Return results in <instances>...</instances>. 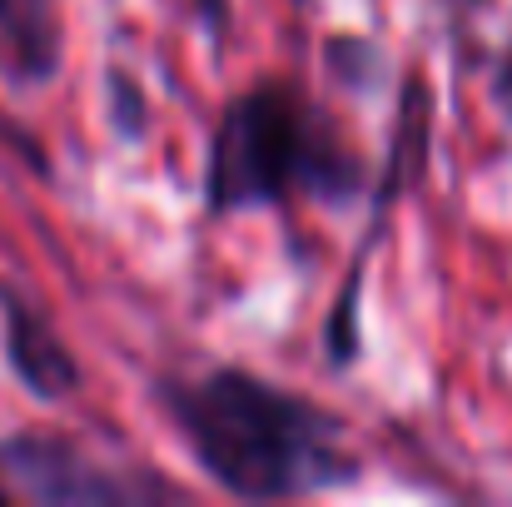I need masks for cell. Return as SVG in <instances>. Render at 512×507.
Returning <instances> with one entry per match:
<instances>
[{
  "label": "cell",
  "mask_w": 512,
  "mask_h": 507,
  "mask_svg": "<svg viewBox=\"0 0 512 507\" xmlns=\"http://www.w3.org/2000/svg\"><path fill=\"white\" fill-rule=\"evenodd\" d=\"M100 100H105V130H110L120 145H140V140L150 135V90H145V80H135L125 65H105Z\"/></svg>",
  "instance_id": "cell-8"
},
{
  "label": "cell",
  "mask_w": 512,
  "mask_h": 507,
  "mask_svg": "<svg viewBox=\"0 0 512 507\" xmlns=\"http://www.w3.org/2000/svg\"><path fill=\"white\" fill-rule=\"evenodd\" d=\"M155 403L204 478L239 503H294L358 483L339 413L254 368L219 363L199 378H155Z\"/></svg>",
  "instance_id": "cell-1"
},
{
  "label": "cell",
  "mask_w": 512,
  "mask_h": 507,
  "mask_svg": "<svg viewBox=\"0 0 512 507\" xmlns=\"http://www.w3.org/2000/svg\"><path fill=\"white\" fill-rule=\"evenodd\" d=\"M363 194L368 160L304 85L269 75L219 110L204 155L209 219L284 209L289 199H319L329 209H343Z\"/></svg>",
  "instance_id": "cell-2"
},
{
  "label": "cell",
  "mask_w": 512,
  "mask_h": 507,
  "mask_svg": "<svg viewBox=\"0 0 512 507\" xmlns=\"http://www.w3.org/2000/svg\"><path fill=\"white\" fill-rule=\"evenodd\" d=\"M65 60L60 0H0V65L15 85H50Z\"/></svg>",
  "instance_id": "cell-6"
},
{
  "label": "cell",
  "mask_w": 512,
  "mask_h": 507,
  "mask_svg": "<svg viewBox=\"0 0 512 507\" xmlns=\"http://www.w3.org/2000/svg\"><path fill=\"white\" fill-rule=\"evenodd\" d=\"M0 324H5V363L15 373V383L40 398V403H65L80 393L85 368L75 358V348L55 334V324L10 284H0Z\"/></svg>",
  "instance_id": "cell-5"
},
{
  "label": "cell",
  "mask_w": 512,
  "mask_h": 507,
  "mask_svg": "<svg viewBox=\"0 0 512 507\" xmlns=\"http://www.w3.org/2000/svg\"><path fill=\"white\" fill-rule=\"evenodd\" d=\"M0 473L15 478V488L50 507H125V503H179L184 493L160 473L125 478L105 458L85 453L60 428H20L0 443Z\"/></svg>",
  "instance_id": "cell-3"
},
{
  "label": "cell",
  "mask_w": 512,
  "mask_h": 507,
  "mask_svg": "<svg viewBox=\"0 0 512 507\" xmlns=\"http://www.w3.org/2000/svg\"><path fill=\"white\" fill-rule=\"evenodd\" d=\"M363 279H368V259L353 254L339 294H334L329 324H324V348H329V363L334 368H353L358 353H363Z\"/></svg>",
  "instance_id": "cell-7"
},
{
  "label": "cell",
  "mask_w": 512,
  "mask_h": 507,
  "mask_svg": "<svg viewBox=\"0 0 512 507\" xmlns=\"http://www.w3.org/2000/svg\"><path fill=\"white\" fill-rule=\"evenodd\" d=\"M10 503V488H5V473H0V507Z\"/></svg>",
  "instance_id": "cell-11"
},
{
  "label": "cell",
  "mask_w": 512,
  "mask_h": 507,
  "mask_svg": "<svg viewBox=\"0 0 512 507\" xmlns=\"http://www.w3.org/2000/svg\"><path fill=\"white\" fill-rule=\"evenodd\" d=\"M189 5V15H194V25L219 45V40H229V30H234V0H184Z\"/></svg>",
  "instance_id": "cell-10"
},
{
  "label": "cell",
  "mask_w": 512,
  "mask_h": 507,
  "mask_svg": "<svg viewBox=\"0 0 512 507\" xmlns=\"http://www.w3.org/2000/svg\"><path fill=\"white\" fill-rule=\"evenodd\" d=\"M428 150H433V85L428 75H403V90H398V110H393V135H388V155H383V174L373 179L368 199V234L358 244V259L373 254V244L383 239V224L393 214V204L403 194H413L428 174Z\"/></svg>",
  "instance_id": "cell-4"
},
{
  "label": "cell",
  "mask_w": 512,
  "mask_h": 507,
  "mask_svg": "<svg viewBox=\"0 0 512 507\" xmlns=\"http://www.w3.org/2000/svg\"><path fill=\"white\" fill-rule=\"evenodd\" d=\"M324 65H329V75L339 80L343 90L358 95V100L378 95V85H383V45L368 40V35L334 30V35L324 40Z\"/></svg>",
  "instance_id": "cell-9"
}]
</instances>
